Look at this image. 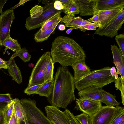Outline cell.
Returning <instances> with one entry per match:
<instances>
[{"instance_id": "obj_30", "label": "cell", "mask_w": 124, "mask_h": 124, "mask_svg": "<svg viewBox=\"0 0 124 124\" xmlns=\"http://www.w3.org/2000/svg\"><path fill=\"white\" fill-rule=\"evenodd\" d=\"M115 86L116 90H119L121 92V96L122 100V103L124 105V79H122L121 77L118 78L114 81Z\"/></svg>"}, {"instance_id": "obj_10", "label": "cell", "mask_w": 124, "mask_h": 124, "mask_svg": "<svg viewBox=\"0 0 124 124\" xmlns=\"http://www.w3.org/2000/svg\"><path fill=\"white\" fill-rule=\"evenodd\" d=\"M76 105L74 109L79 110L91 117L96 114L102 107L100 101L87 98H76Z\"/></svg>"}, {"instance_id": "obj_26", "label": "cell", "mask_w": 124, "mask_h": 124, "mask_svg": "<svg viewBox=\"0 0 124 124\" xmlns=\"http://www.w3.org/2000/svg\"><path fill=\"white\" fill-rule=\"evenodd\" d=\"M10 94H0V111L3 112L5 108L13 101Z\"/></svg>"}, {"instance_id": "obj_45", "label": "cell", "mask_w": 124, "mask_h": 124, "mask_svg": "<svg viewBox=\"0 0 124 124\" xmlns=\"http://www.w3.org/2000/svg\"><path fill=\"white\" fill-rule=\"evenodd\" d=\"M8 0H0V15L2 12V9L4 5Z\"/></svg>"}, {"instance_id": "obj_4", "label": "cell", "mask_w": 124, "mask_h": 124, "mask_svg": "<svg viewBox=\"0 0 124 124\" xmlns=\"http://www.w3.org/2000/svg\"><path fill=\"white\" fill-rule=\"evenodd\" d=\"M20 101L25 110L27 121L29 124H53L37 107L35 100L24 98Z\"/></svg>"}, {"instance_id": "obj_47", "label": "cell", "mask_w": 124, "mask_h": 124, "mask_svg": "<svg viewBox=\"0 0 124 124\" xmlns=\"http://www.w3.org/2000/svg\"><path fill=\"white\" fill-rule=\"evenodd\" d=\"M58 29L61 31H63L66 29L65 26L63 24H60L58 26Z\"/></svg>"}, {"instance_id": "obj_49", "label": "cell", "mask_w": 124, "mask_h": 124, "mask_svg": "<svg viewBox=\"0 0 124 124\" xmlns=\"http://www.w3.org/2000/svg\"><path fill=\"white\" fill-rule=\"evenodd\" d=\"M28 1H29V0H20V2L18 4L15 6V7L16 6V7H17L19 6V5L24 4L26 2Z\"/></svg>"}, {"instance_id": "obj_25", "label": "cell", "mask_w": 124, "mask_h": 124, "mask_svg": "<svg viewBox=\"0 0 124 124\" xmlns=\"http://www.w3.org/2000/svg\"><path fill=\"white\" fill-rule=\"evenodd\" d=\"M54 64L52 58L47 64L46 68L44 77L45 83L50 82L54 79Z\"/></svg>"}, {"instance_id": "obj_46", "label": "cell", "mask_w": 124, "mask_h": 124, "mask_svg": "<svg viewBox=\"0 0 124 124\" xmlns=\"http://www.w3.org/2000/svg\"><path fill=\"white\" fill-rule=\"evenodd\" d=\"M0 124H5L3 112L0 111Z\"/></svg>"}, {"instance_id": "obj_2", "label": "cell", "mask_w": 124, "mask_h": 124, "mask_svg": "<svg viewBox=\"0 0 124 124\" xmlns=\"http://www.w3.org/2000/svg\"><path fill=\"white\" fill-rule=\"evenodd\" d=\"M50 53L54 64L58 62L64 67L85 61L86 58L85 52L78 43L73 39L63 36L54 39Z\"/></svg>"}, {"instance_id": "obj_40", "label": "cell", "mask_w": 124, "mask_h": 124, "mask_svg": "<svg viewBox=\"0 0 124 124\" xmlns=\"http://www.w3.org/2000/svg\"><path fill=\"white\" fill-rule=\"evenodd\" d=\"M54 8L58 10H63L64 7L61 2L59 0H55L54 3Z\"/></svg>"}, {"instance_id": "obj_14", "label": "cell", "mask_w": 124, "mask_h": 124, "mask_svg": "<svg viewBox=\"0 0 124 124\" xmlns=\"http://www.w3.org/2000/svg\"><path fill=\"white\" fill-rule=\"evenodd\" d=\"M100 89L95 86L88 87L79 91L78 96L79 98H87L101 102L103 97Z\"/></svg>"}, {"instance_id": "obj_23", "label": "cell", "mask_w": 124, "mask_h": 124, "mask_svg": "<svg viewBox=\"0 0 124 124\" xmlns=\"http://www.w3.org/2000/svg\"><path fill=\"white\" fill-rule=\"evenodd\" d=\"M54 83V78L52 81L45 83L37 91L36 94L40 96H45L47 98L51 95L53 90Z\"/></svg>"}, {"instance_id": "obj_27", "label": "cell", "mask_w": 124, "mask_h": 124, "mask_svg": "<svg viewBox=\"0 0 124 124\" xmlns=\"http://www.w3.org/2000/svg\"><path fill=\"white\" fill-rule=\"evenodd\" d=\"M17 56L25 62L29 61L31 57V55L29 53L28 50L25 47L16 52L11 57L14 58Z\"/></svg>"}, {"instance_id": "obj_24", "label": "cell", "mask_w": 124, "mask_h": 124, "mask_svg": "<svg viewBox=\"0 0 124 124\" xmlns=\"http://www.w3.org/2000/svg\"><path fill=\"white\" fill-rule=\"evenodd\" d=\"M3 46L6 47L4 54L5 51L8 49L16 52L19 51L21 49L20 45L17 41L11 38L10 36L7 38L5 40Z\"/></svg>"}, {"instance_id": "obj_18", "label": "cell", "mask_w": 124, "mask_h": 124, "mask_svg": "<svg viewBox=\"0 0 124 124\" xmlns=\"http://www.w3.org/2000/svg\"><path fill=\"white\" fill-rule=\"evenodd\" d=\"M85 61L77 62L71 66L74 71L73 78L74 82L80 80L91 71Z\"/></svg>"}, {"instance_id": "obj_8", "label": "cell", "mask_w": 124, "mask_h": 124, "mask_svg": "<svg viewBox=\"0 0 124 124\" xmlns=\"http://www.w3.org/2000/svg\"><path fill=\"white\" fill-rule=\"evenodd\" d=\"M124 22V9H123L111 21L104 26H100L94 34L101 36L113 38L118 35V31L121 28Z\"/></svg>"}, {"instance_id": "obj_29", "label": "cell", "mask_w": 124, "mask_h": 124, "mask_svg": "<svg viewBox=\"0 0 124 124\" xmlns=\"http://www.w3.org/2000/svg\"><path fill=\"white\" fill-rule=\"evenodd\" d=\"M61 13L56 14L45 22L39 31H43L59 19H62Z\"/></svg>"}, {"instance_id": "obj_38", "label": "cell", "mask_w": 124, "mask_h": 124, "mask_svg": "<svg viewBox=\"0 0 124 124\" xmlns=\"http://www.w3.org/2000/svg\"><path fill=\"white\" fill-rule=\"evenodd\" d=\"M110 124H124V109L121 112Z\"/></svg>"}, {"instance_id": "obj_35", "label": "cell", "mask_w": 124, "mask_h": 124, "mask_svg": "<svg viewBox=\"0 0 124 124\" xmlns=\"http://www.w3.org/2000/svg\"><path fill=\"white\" fill-rule=\"evenodd\" d=\"M76 119L81 124H89V116L87 115L82 113L75 116Z\"/></svg>"}, {"instance_id": "obj_36", "label": "cell", "mask_w": 124, "mask_h": 124, "mask_svg": "<svg viewBox=\"0 0 124 124\" xmlns=\"http://www.w3.org/2000/svg\"><path fill=\"white\" fill-rule=\"evenodd\" d=\"M45 83L41 84L34 85L29 88L27 87L25 89L24 91V93L29 95L32 94H36V92Z\"/></svg>"}, {"instance_id": "obj_41", "label": "cell", "mask_w": 124, "mask_h": 124, "mask_svg": "<svg viewBox=\"0 0 124 124\" xmlns=\"http://www.w3.org/2000/svg\"><path fill=\"white\" fill-rule=\"evenodd\" d=\"M62 3L64 7L63 10V12L64 13L68 10L70 3V0H59Z\"/></svg>"}, {"instance_id": "obj_13", "label": "cell", "mask_w": 124, "mask_h": 124, "mask_svg": "<svg viewBox=\"0 0 124 124\" xmlns=\"http://www.w3.org/2000/svg\"><path fill=\"white\" fill-rule=\"evenodd\" d=\"M111 49L113 58V63L117 69V73L124 79V56L117 46L115 44L111 45Z\"/></svg>"}, {"instance_id": "obj_9", "label": "cell", "mask_w": 124, "mask_h": 124, "mask_svg": "<svg viewBox=\"0 0 124 124\" xmlns=\"http://www.w3.org/2000/svg\"><path fill=\"white\" fill-rule=\"evenodd\" d=\"M15 17L14 10L8 9L2 12L0 15V46H3L5 40L10 36L11 25Z\"/></svg>"}, {"instance_id": "obj_20", "label": "cell", "mask_w": 124, "mask_h": 124, "mask_svg": "<svg viewBox=\"0 0 124 124\" xmlns=\"http://www.w3.org/2000/svg\"><path fill=\"white\" fill-rule=\"evenodd\" d=\"M62 19L58 20L55 23L43 31H39L34 34V39L37 42H41L48 39V38L54 31L58 24Z\"/></svg>"}, {"instance_id": "obj_21", "label": "cell", "mask_w": 124, "mask_h": 124, "mask_svg": "<svg viewBox=\"0 0 124 124\" xmlns=\"http://www.w3.org/2000/svg\"><path fill=\"white\" fill-rule=\"evenodd\" d=\"M14 111L19 124L23 122L26 124L27 120L25 110L21 103L20 100L18 98L13 99Z\"/></svg>"}, {"instance_id": "obj_3", "label": "cell", "mask_w": 124, "mask_h": 124, "mask_svg": "<svg viewBox=\"0 0 124 124\" xmlns=\"http://www.w3.org/2000/svg\"><path fill=\"white\" fill-rule=\"evenodd\" d=\"M111 67H105L91 71L80 80L74 82L76 88L79 91L87 87L96 86L100 89L116 80L110 73Z\"/></svg>"}, {"instance_id": "obj_31", "label": "cell", "mask_w": 124, "mask_h": 124, "mask_svg": "<svg viewBox=\"0 0 124 124\" xmlns=\"http://www.w3.org/2000/svg\"><path fill=\"white\" fill-rule=\"evenodd\" d=\"M65 13L71 14L74 15L79 14V7L75 0H70L68 9Z\"/></svg>"}, {"instance_id": "obj_15", "label": "cell", "mask_w": 124, "mask_h": 124, "mask_svg": "<svg viewBox=\"0 0 124 124\" xmlns=\"http://www.w3.org/2000/svg\"><path fill=\"white\" fill-rule=\"evenodd\" d=\"M60 22L64 24L66 27H74L77 30L81 26L91 23L80 17L75 16L74 15L71 14H66L62 17Z\"/></svg>"}, {"instance_id": "obj_53", "label": "cell", "mask_w": 124, "mask_h": 124, "mask_svg": "<svg viewBox=\"0 0 124 124\" xmlns=\"http://www.w3.org/2000/svg\"><path fill=\"white\" fill-rule=\"evenodd\" d=\"M52 123H53V122H52ZM53 123V124H55V123Z\"/></svg>"}, {"instance_id": "obj_37", "label": "cell", "mask_w": 124, "mask_h": 124, "mask_svg": "<svg viewBox=\"0 0 124 124\" xmlns=\"http://www.w3.org/2000/svg\"><path fill=\"white\" fill-rule=\"evenodd\" d=\"M65 111L68 118L70 124H81L76 119L75 116L70 111L66 109Z\"/></svg>"}, {"instance_id": "obj_50", "label": "cell", "mask_w": 124, "mask_h": 124, "mask_svg": "<svg viewBox=\"0 0 124 124\" xmlns=\"http://www.w3.org/2000/svg\"><path fill=\"white\" fill-rule=\"evenodd\" d=\"M73 29H76L74 27H71L67 30L66 31V33L68 34H69Z\"/></svg>"}, {"instance_id": "obj_44", "label": "cell", "mask_w": 124, "mask_h": 124, "mask_svg": "<svg viewBox=\"0 0 124 124\" xmlns=\"http://www.w3.org/2000/svg\"><path fill=\"white\" fill-rule=\"evenodd\" d=\"M7 63V61L0 58V69H7L8 66Z\"/></svg>"}, {"instance_id": "obj_5", "label": "cell", "mask_w": 124, "mask_h": 124, "mask_svg": "<svg viewBox=\"0 0 124 124\" xmlns=\"http://www.w3.org/2000/svg\"><path fill=\"white\" fill-rule=\"evenodd\" d=\"M124 107L116 106H102L93 116L89 117V124H110Z\"/></svg>"}, {"instance_id": "obj_17", "label": "cell", "mask_w": 124, "mask_h": 124, "mask_svg": "<svg viewBox=\"0 0 124 124\" xmlns=\"http://www.w3.org/2000/svg\"><path fill=\"white\" fill-rule=\"evenodd\" d=\"M124 7V0H97L96 9L103 11Z\"/></svg>"}, {"instance_id": "obj_6", "label": "cell", "mask_w": 124, "mask_h": 124, "mask_svg": "<svg viewBox=\"0 0 124 124\" xmlns=\"http://www.w3.org/2000/svg\"><path fill=\"white\" fill-rule=\"evenodd\" d=\"M51 58L50 53L48 51L40 57L32 69L27 88L45 83L44 77L46 68Z\"/></svg>"}, {"instance_id": "obj_22", "label": "cell", "mask_w": 124, "mask_h": 124, "mask_svg": "<svg viewBox=\"0 0 124 124\" xmlns=\"http://www.w3.org/2000/svg\"><path fill=\"white\" fill-rule=\"evenodd\" d=\"M100 90L103 97L101 102L109 107H115L118 106L120 103L116 100L115 96L106 92L103 89H101Z\"/></svg>"}, {"instance_id": "obj_52", "label": "cell", "mask_w": 124, "mask_h": 124, "mask_svg": "<svg viewBox=\"0 0 124 124\" xmlns=\"http://www.w3.org/2000/svg\"><path fill=\"white\" fill-rule=\"evenodd\" d=\"M26 124H29L28 123V122H27Z\"/></svg>"}, {"instance_id": "obj_33", "label": "cell", "mask_w": 124, "mask_h": 124, "mask_svg": "<svg viewBox=\"0 0 124 124\" xmlns=\"http://www.w3.org/2000/svg\"><path fill=\"white\" fill-rule=\"evenodd\" d=\"M115 39L119 46V48L124 56V34H120L116 36Z\"/></svg>"}, {"instance_id": "obj_34", "label": "cell", "mask_w": 124, "mask_h": 124, "mask_svg": "<svg viewBox=\"0 0 124 124\" xmlns=\"http://www.w3.org/2000/svg\"><path fill=\"white\" fill-rule=\"evenodd\" d=\"M100 26L98 24L91 23L81 26L78 29L82 31L85 32L87 30H96L97 27Z\"/></svg>"}, {"instance_id": "obj_19", "label": "cell", "mask_w": 124, "mask_h": 124, "mask_svg": "<svg viewBox=\"0 0 124 124\" xmlns=\"http://www.w3.org/2000/svg\"><path fill=\"white\" fill-rule=\"evenodd\" d=\"M8 69L10 75L18 84H21L22 81V78L21 71L17 66L14 58L11 57L8 61Z\"/></svg>"}, {"instance_id": "obj_51", "label": "cell", "mask_w": 124, "mask_h": 124, "mask_svg": "<svg viewBox=\"0 0 124 124\" xmlns=\"http://www.w3.org/2000/svg\"><path fill=\"white\" fill-rule=\"evenodd\" d=\"M34 65L32 63H29L28 64V66L30 68H32L34 67Z\"/></svg>"}, {"instance_id": "obj_28", "label": "cell", "mask_w": 124, "mask_h": 124, "mask_svg": "<svg viewBox=\"0 0 124 124\" xmlns=\"http://www.w3.org/2000/svg\"><path fill=\"white\" fill-rule=\"evenodd\" d=\"M14 102L13 101L8 105L2 112L5 124H7L10 121L14 112Z\"/></svg>"}, {"instance_id": "obj_48", "label": "cell", "mask_w": 124, "mask_h": 124, "mask_svg": "<svg viewBox=\"0 0 124 124\" xmlns=\"http://www.w3.org/2000/svg\"><path fill=\"white\" fill-rule=\"evenodd\" d=\"M55 0H44L42 1L43 3L45 5L48 4L54 1Z\"/></svg>"}, {"instance_id": "obj_1", "label": "cell", "mask_w": 124, "mask_h": 124, "mask_svg": "<svg viewBox=\"0 0 124 124\" xmlns=\"http://www.w3.org/2000/svg\"><path fill=\"white\" fill-rule=\"evenodd\" d=\"M52 93L47 98L51 106L66 109L75 100L73 77L67 67L60 66L54 77Z\"/></svg>"}, {"instance_id": "obj_42", "label": "cell", "mask_w": 124, "mask_h": 124, "mask_svg": "<svg viewBox=\"0 0 124 124\" xmlns=\"http://www.w3.org/2000/svg\"><path fill=\"white\" fill-rule=\"evenodd\" d=\"M7 124H19L14 112L9 122Z\"/></svg>"}, {"instance_id": "obj_7", "label": "cell", "mask_w": 124, "mask_h": 124, "mask_svg": "<svg viewBox=\"0 0 124 124\" xmlns=\"http://www.w3.org/2000/svg\"><path fill=\"white\" fill-rule=\"evenodd\" d=\"M55 1L45 5L43 7V13L37 18H33L30 16L26 18L25 27L27 30H31L41 27L51 18L57 14L63 12V10H58L54 8V3Z\"/></svg>"}, {"instance_id": "obj_39", "label": "cell", "mask_w": 124, "mask_h": 124, "mask_svg": "<svg viewBox=\"0 0 124 124\" xmlns=\"http://www.w3.org/2000/svg\"><path fill=\"white\" fill-rule=\"evenodd\" d=\"M86 20L90 23H93L99 24V15L98 12L93 15L92 17Z\"/></svg>"}, {"instance_id": "obj_43", "label": "cell", "mask_w": 124, "mask_h": 124, "mask_svg": "<svg viewBox=\"0 0 124 124\" xmlns=\"http://www.w3.org/2000/svg\"><path fill=\"white\" fill-rule=\"evenodd\" d=\"M110 73L112 76L115 77L116 80L118 78V74L117 73L115 67L113 66L111 67L110 70Z\"/></svg>"}, {"instance_id": "obj_12", "label": "cell", "mask_w": 124, "mask_h": 124, "mask_svg": "<svg viewBox=\"0 0 124 124\" xmlns=\"http://www.w3.org/2000/svg\"><path fill=\"white\" fill-rule=\"evenodd\" d=\"M79 8L81 16L94 15L98 10L96 8L97 0H75Z\"/></svg>"}, {"instance_id": "obj_11", "label": "cell", "mask_w": 124, "mask_h": 124, "mask_svg": "<svg viewBox=\"0 0 124 124\" xmlns=\"http://www.w3.org/2000/svg\"><path fill=\"white\" fill-rule=\"evenodd\" d=\"M47 117L55 124H70L65 111H62L59 108L51 106L45 107Z\"/></svg>"}, {"instance_id": "obj_54", "label": "cell", "mask_w": 124, "mask_h": 124, "mask_svg": "<svg viewBox=\"0 0 124 124\" xmlns=\"http://www.w3.org/2000/svg\"></svg>"}, {"instance_id": "obj_32", "label": "cell", "mask_w": 124, "mask_h": 124, "mask_svg": "<svg viewBox=\"0 0 124 124\" xmlns=\"http://www.w3.org/2000/svg\"><path fill=\"white\" fill-rule=\"evenodd\" d=\"M43 8L40 5H35L32 7L30 11V17L32 18L38 17L43 13Z\"/></svg>"}, {"instance_id": "obj_16", "label": "cell", "mask_w": 124, "mask_h": 124, "mask_svg": "<svg viewBox=\"0 0 124 124\" xmlns=\"http://www.w3.org/2000/svg\"><path fill=\"white\" fill-rule=\"evenodd\" d=\"M124 8L122 7L113 9L98 11V13L99 18V24L100 26H104L106 25L115 18Z\"/></svg>"}]
</instances>
